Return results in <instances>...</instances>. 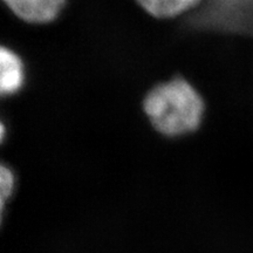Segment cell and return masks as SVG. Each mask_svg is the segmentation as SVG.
<instances>
[{
    "mask_svg": "<svg viewBox=\"0 0 253 253\" xmlns=\"http://www.w3.org/2000/svg\"><path fill=\"white\" fill-rule=\"evenodd\" d=\"M144 112L157 131L179 136L201 125L204 102L194 87L183 79L155 87L144 100Z\"/></svg>",
    "mask_w": 253,
    "mask_h": 253,
    "instance_id": "obj_1",
    "label": "cell"
},
{
    "mask_svg": "<svg viewBox=\"0 0 253 253\" xmlns=\"http://www.w3.org/2000/svg\"><path fill=\"white\" fill-rule=\"evenodd\" d=\"M12 12L31 24H46L54 20L66 0H4Z\"/></svg>",
    "mask_w": 253,
    "mask_h": 253,
    "instance_id": "obj_2",
    "label": "cell"
},
{
    "mask_svg": "<svg viewBox=\"0 0 253 253\" xmlns=\"http://www.w3.org/2000/svg\"><path fill=\"white\" fill-rule=\"evenodd\" d=\"M0 68H1V80L0 89L2 95L14 94L21 87L24 81L23 63L17 54L12 50L2 47L0 53Z\"/></svg>",
    "mask_w": 253,
    "mask_h": 253,
    "instance_id": "obj_3",
    "label": "cell"
},
{
    "mask_svg": "<svg viewBox=\"0 0 253 253\" xmlns=\"http://www.w3.org/2000/svg\"><path fill=\"white\" fill-rule=\"evenodd\" d=\"M201 0H137L148 13L156 18H172L195 7Z\"/></svg>",
    "mask_w": 253,
    "mask_h": 253,
    "instance_id": "obj_4",
    "label": "cell"
},
{
    "mask_svg": "<svg viewBox=\"0 0 253 253\" xmlns=\"http://www.w3.org/2000/svg\"><path fill=\"white\" fill-rule=\"evenodd\" d=\"M0 207H1V212L4 211L5 202L9 196H11L12 191L14 188V176L8 168L2 166L1 170H0Z\"/></svg>",
    "mask_w": 253,
    "mask_h": 253,
    "instance_id": "obj_5",
    "label": "cell"
}]
</instances>
